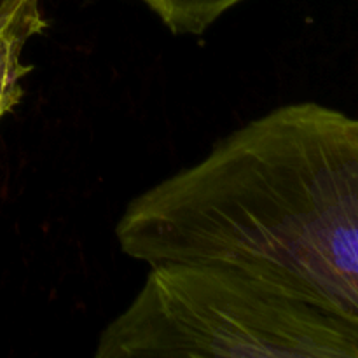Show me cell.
Returning a JSON list of instances; mask_svg holds the SVG:
<instances>
[{
  "instance_id": "1",
  "label": "cell",
  "mask_w": 358,
  "mask_h": 358,
  "mask_svg": "<svg viewBox=\"0 0 358 358\" xmlns=\"http://www.w3.org/2000/svg\"><path fill=\"white\" fill-rule=\"evenodd\" d=\"M122 234L135 261L231 266L358 338V117L273 108L131 199Z\"/></svg>"
},
{
  "instance_id": "2",
  "label": "cell",
  "mask_w": 358,
  "mask_h": 358,
  "mask_svg": "<svg viewBox=\"0 0 358 358\" xmlns=\"http://www.w3.org/2000/svg\"><path fill=\"white\" fill-rule=\"evenodd\" d=\"M96 358H358V338L315 308L215 262L150 266L103 329Z\"/></svg>"
},
{
  "instance_id": "3",
  "label": "cell",
  "mask_w": 358,
  "mask_h": 358,
  "mask_svg": "<svg viewBox=\"0 0 358 358\" xmlns=\"http://www.w3.org/2000/svg\"><path fill=\"white\" fill-rule=\"evenodd\" d=\"M48 27L42 0H3L0 3V119L23 98V80L34 66L23 59L24 48Z\"/></svg>"
},
{
  "instance_id": "4",
  "label": "cell",
  "mask_w": 358,
  "mask_h": 358,
  "mask_svg": "<svg viewBox=\"0 0 358 358\" xmlns=\"http://www.w3.org/2000/svg\"><path fill=\"white\" fill-rule=\"evenodd\" d=\"M175 35L205 34L227 10L243 0H138Z\"/></svg>"
},
{
  "instance_id": "5",
  "label": "cell",
  "mask_w": 358,
  "mask_h": 358,
  "mask_svg": "<svg viewBox=\"0 0 358 358\" xmlns=\"http://www.w3.org/2000/svg\"><path fill=\"white\" fill-rule=\"evenodd\" d=\"M3 2V0H0V3H2Z\"/></svg>"
}]
</instances>
